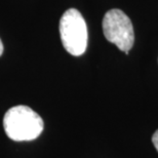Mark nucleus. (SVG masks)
I'll list each match as a JSON object with an SVG mask.
<instances>
[{
    "mask_svg": "<svg viewBox=\"0 0 158 158\" xmlns=\"http://www.w3.org/2000/svg\"><path fill=\"white\" fill-rule=\"evenodd\" d=\"M60 35L64 48L72 56L83 55L87 46V27L77 9L70 8L60 21Z\"/></svg>",
    "mask_w": 158,
    "mask_h": 158,
    "instance_id": "f03ea898",
    "label": "nucleus"
},
{
    "mask_svg": "<svg viewBox=\"0 0 158 158\" xmlns=\"http://www.w3.org/2000/svg\"><path fill=\"white\" fill-rule=\"evenodd\" d=\"M152 142H153L154 147H155V149L157 150V152H158V129L155 132H154V135L152 137Z\"/></svg>",
    "mask_w": 158,
    "mask_h": 158,
    "instance_id": "20e7f679",
    "label": "nucleus"
},
{
    "mask_svg": "<svg viewBox=\"0 0 158 158\" xmlns=\"http://www.w3.org/2000/svg\"><path fill=\"white\" fill-rule=\"evenodd\" d=\"M2 53H3V44H2L1 39H0V56H2Z\"/></svg>",
    "mask_w": 158,
    "mask_h": 158,
    "instance_id": "39448f33",
    "label": "nucleus"
},
{
    "mask_svg": "<svg viewBox=\"0 0 158 158\" xmlns=\"http://www.w3.org/2000/svg\"><path fill=\"white\" fill-rule=\"evenodd\" d=\"M3 127L6 135L14 141H32L41 135L44 124L37 113L28 106H15L5 113Z\"/></svg>",
    "mask_w": 158,
    "mask_h": 158,
    "instance_id": "f257e3e1",
    "label": "nucleus"
},
{
    "mask_svg": "<svg viewBox=\"0 0 158 158\" xmlns=\"http://www.w3.org/2000/svg\"><path fill=\"white\" fill-rule=\"evenodd\" d=\"M103 31L109 42L128 53L134 45L135 33L131 22L124 12L117 8L109 10L103 19Z\"/></svg>",
    "mask_w": 158,
    "mask_h": 158,
    "instance_id": "7ed1b4c3",
    "label": "nucleus"
}]
</instances>
